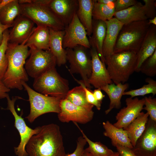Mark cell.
Masks as SVG:
<instances>
[{
    "label": "cell",
    "mask_w": 156,
    "mask_h": 156,
    "mask_svg": "<svg viewBox=\"0 0 156 156\" xmlns=\"http://www.w3.org/2000/svg\"><path fill=\"white\" fill-rule=\"evenodd\" d=\"M105 22L107 30L102 48L104 58L114 53V49L119 33L124 25L114 17Z\"/></svg>",
    "instance_id": "obj_19"
},
{
    "label": "cell",
    "mask_w": 156,
    "mask_h": 156,
    "mask_svg": "<svg viewBox=\"0 0 156 156\" xmlns=\"http://www.w3.org/2000/svg\"><path fill=\"white\" fill-rule=\"evenodd\" d=\"M131 149L136 156H156V122L148 118L145 131Z\"/></svg>",
    "instance_id": "obj_13"
},
{
    "label": "cell",
    "mask_w": 156,
    "mask_h": 156,
    "mask_svg": "<svg viewBox=\"0 0 156 156\" xmlns=\"http://www.w3.org/2000/svg\"><path fill=\"white\" fill-rule=\"evenodd\" d=\"M156 50V26L150 25L140 47L137 53L135 71L140 72L144 62Z\"/></svg>",
    "instance_id": "obj_18"
},
{
    "label": "cell",
    "mask_w": 156,
    "mask_h": 156,
    "mask_svg": "<svg viewBox=\"0 0 156 156\" xmlns=\"http://www.w3.org/2000/svg\"><path fill=\"white\" fill-rule=\"evenodd\" d=\"M2 0H0V3L1 2Z\"/></svg>",
    "instance_id": "obj_49"
},
{
    "label": "cell",
    "mask_w": 156,
    "mask_h": 156,
    "mask_svg": "<svg viewBox=\"0 0 156 156\" xmlns=\"http://www.w3.org/2000/svg\"><path fill=\"white\" fill-rule=\"evenodd\" d=\"M47 5L65 27L76 13L79 5L78 0H49Z\"/></svg>",
    "instance_id": "obj_17"
},
{
    "label": "cell",
    "mask_w": 156,
    "mask_h": 156,
    "mask_svg": "<svg viewBox=\"0 0 156 156\" xmlns=\"http://www.w3.org/2000/svg\"><path fill=\"white\" fill-rule=\"evenodd\" d=\"M49 28L44 26H37L27 40L28 47L44 50H49Z\"/></svg>",
    "instance_id": "obj_25"
},
{
    "label": "cell",
    "mask_w": 156,
    "mask_h": 156,
    "mask_svg": "<svg viewBox=\"0 0 156 156\" xmlns=\"http://www.w3.org/2000/svg\"><path fill=\"white\" fill-rule=\"evenodd\" d=\"M34 24L25 16L21 14L18 16L9 31L8 43L20 44L26 43L35 28Z\"/></svg>",
    "instance_id": "obj_15"
},
{
    "label": "cell",
    "mask_w": 156,
    "mask_h": 156,
    "mask_svg": "<svg viewBox=\"0 0 156 156\" xmlns=\"http://www.w3.org/2000/svg\"><path fill=\"white\" fill-rule=\"evenodd\" d=\"M150 25L148 20L124 25L119 33L114 53L138 51Z\"/></svg>",
    "instance_id": "obj_3"
},
{
    "label": "cell",
    "mask_w": 156,
    "mask_h": 156,
    "mask_svg": "<svg viewBox=\"0 0 156 156\" xmlns=\"http://www.w3.org/2000/svg\"><path fill=\"white\" fill-rule=\"evenodd\" d=\"M101 88H96L93 92V94L95 99L98 101H102L105 95L103 94Z\"/></svg>",
    "instance_id": "obj_42"
},
{
    "label": "cell",
    "mask_w": 156,
    "mask_h": 156,
    "mask_svg": "<svg viewBox=\"0 0 156 156\" xmlns=\"http://www.w3.org/2000/svg\"><path fill=\"white\" fill-rule=\"evenodd\" d=\"M33 86L38 92L61 99L65 98L69 90L68 81L60 76L55 67L34 79Z\"/></svg>",
    "instance_id": "obj_6"
},
{
    "label": "cell",
    "mask_w": 156,
    "mask_h": 156,
    "mask_svg": "<svg viewBox=\"0 0 156 156\" xmlns=\"http://www.w3.org/2000/svg\"><path fill=\"white\" fill-rule=\"evenodd\" d=\"M73 77L75 80L83 88L85 92L86 99L88 102L94 106H95L98 110H100L102 101H99L95 99L93 94V92L89 88L86 87L82 80H78L75 77Z\"/></svg>",
    "instance_id": "obj_36"
},
{
    "label": "cell",
    "mask_w": 156,
    "mask_h": 156,
    "mask_svg": "<svg viewBox=\"0 0 156 156\" xmlns=\"http://www.w3.org/2000/svg\"><path fill=\"white\" fill-rule=\"evenodd\" d=\"M145 81L148 83L147 84L144 85L138 89L125 91L123 95H129L131 97L133 98L151 93L153 96L155 95L156 94V81L150 78H147Z\"/></svg>",
    "instance_id": "obj_32"
},
{
    "label": "cell",
    "mask_w": 156,
    "mask_h": 156,
    "mask_svg": "<svg viewBox=\"0 0 156 156\" xmlns=\"http://www.w3.org/2000/svg\"><path fill=\"white\" fill-rule=\"evenodd\" d=\"M81 156H94L87 149H84Z\"/></svg>",
    "instance_id": "obj_46"
},
{
    "label": "cell",
    "mask_w": 156,
    "mask_h": 156,
    "mask_svg": "<svg viewBox=\"0 0 156 156\" xmlns=\"http://www.w3.org/2000/svg\"><path fill=\"white\" fill-rule=\"evenodd\" d=\"M137 53L125 51L114 53L105 58L110 78L115 84L124 83L135 72Z\"/></svg>",
    "instance_id": "obj_4"
},
{
    "label": "cell",
    "mask_w": 156,
    "mask_h": 156,
    "mask_svg": "<svg viewBox=\"0 0 156 156\" xmlns=\"http://www.w3.org/2000/svg\"><path fill=\"white\" fill-rule=\"evenodd\" d=\"M6 98L7 101L6 109L9 110L14 118V126L18 131L20 136L21 140L18 146L14 148L16 155L17 156H27L25 150L26 146L31 138L33 135L38 133L40 127H38L33 129L26 124L22 115H18L15 108L16 101L19 99L18 97H12L10 99L9 94Z\"/></svg>",
    "instance_id": "obj_10"
},
{
    "label": "cell",
    "mask_w": 156,
    "mask_h": 156,
    "mask_svg": "<svg viewBox=\"0 0 156 156\" xmlns=\"http://www.w3.org/2000/svg\"><path fill=\"white\" fill-rule=\"evenodd\" d=\"M10 90L5 86L2 81L0 79V99L6 98L8 94V93Z\"/></svg>",
    "instance_id": "obj_41"
},
{
    "label": "cell",
    "mask_w": 156,
    "mask_h": 156,
    "mask_svg": "<svg viewBox=\"0 0 156 156\" xmlns=\"http://www.w3.org/2000/svg\"><path fill=\"white\" fill-rule=\"evenodd\" d=\"M107 27L105 21L93 19L91 36L88 39L91 47L95 49L102 61L105 63L102 48L105 38Z\"/></svg>",
    "instance_id": "obj_21"
},
{
    "label": "cell",
    "mask_w": 156,
    "mask_h": 156,
    "mask_svg": "<svg viewBox=\"0 0 156 156\" xmlns=\"http://www.w3.org/2000/svg\"><path fill=\"white\" fill-rule=\"evenodd\" d=\"M21 14L18 0H12L0 11V21L4 25H12L16 18Z\"/></svg>",
    "instance_id": "obj_28"
},
{
    "label": "cell",
    "mask_w": 156,
    "mask_h": 156,
    "mask_svg": "<svg viewBox=\"0 0 156 156\" xmlns=\"http://www.w3.org/2000/svg\"><path fill=\"white\" fill-rule=\"evenodd\" d=\"M149 115L146 112H141L138 116L125 129L127 133L131 143L134 147L138 138L146 129Z\"/></svg>",
    "instance_id": "obj_27"
},
{
    "label": "cell",
    "mask_w": 156,
    "mask_h": 156,
    "mask_svg": "<svg viewBox=\"0 0 156 156\" xmlns=\"http://www.w3.org/2000/svg\"><path fill=\"white\" fill-rule=\"evenodd\" d=\"M114 17L124 25L133 22L148 20L146 16L144 6L139 1L135 4L125 10L115 12Z\"/></svg>",
    "instance_id": "obj_22"
},
{
    "label": "cell",
    "mask_w": 156,
    "mask_h": 156,
    "mask_svg": "<svg viewBox=\"0 0 156 156\" xmlns=\"http://www.w3.org/2000/svg\"><path fill=\"white\" fill-rule=\"evenodd\" d=\"M81 131L83 137L88 143L89 146L86 148L94 156H109L114 152L100 142H94L86 136L83 131L76 122H73Z\"/></svg>",
    "instance_id": "obj_31"
},
{
    "label": "cell",
    "mask_w": 156,
    "mask_h": 156,
    "mask_svg": "<svg viewBox=\"0 0 156 156\" xmlns=\"http://www.w3.org/2000/svg\"><path fill=\"white\" fill-rule=\"evenodd\" d=\"M86 139L82 136H79L77 140V145L75 151L71 154H66V156H81L87 144Z\"/></svg>",
    "instance_id": "obj_39"
},
{
    "label": "cell",
    "mask_w": 156,
    "mask_h": 156,
    "mask_svg": "<svg viewBox=\"0 0 156 156\" xmlns=\"http://www.w3.org/2000/svg\"><path fill=\"white\" fill-rule=\"evenodd\" d=\"M148 19H152L156 16V1L155 0H143Z\"/></svg>",
    "instance_id": "obj_37"
},
{
    "label": "cell",
    "mask_w": 156,
    "mask_h": 156,
    "mask_svg": "<svg viewBox=\"0 0 156 156\" xmlns=\"http://www.w3.org/2000/svg\"><path fill=\"white\" fill-rule=\"evenodd\" d=\"M147 76L153 77L156 75V50L142 64L140 72Z\"/></svg>",
    "instance_id": "obj_34"
},
{
    "label": "cell",
    "mask_w": 156,
    "mask_h": 156,
    "mask_svg": "<svg viewBox=\"0 0 156 156\" xmlns=\"http://www.w3.org/2000/svg\"><path fill=\"white\" fill-rule=\"evenodd\" d=\"M78 1L77 16L86 29L88 36H90L92 33V12L94 0H78Z\"/></svg>",
    "instance_id": "obj_26"
},
{
    "label": "cell",
    "mask_w": 156,
    "mask_h": 156,
    "mask_svg": "<svg viewBox=\"0 0 156 156\" xmlns=\"http://www.w3.org/2000/svg\"><path fill=\"white\" fill-rule=\"evenodd\" d=\"M129 86V84L127 83L115 84L113 83L101 88V90L107 94L110 101L109 107L105 111L106 114H108L114 109H119L121 107L122 97Z\"/></svg>",
    "instance_id": "obj_24"
},
{
    "label": "cell",
    "mask_w": 156,
    "mask_h": 156,
    "mask_svg": "<svg viewBox=\"0 0 156 156\" xmlns=\"http://www.w3.org/2000/svg\"><path fill=\"white\" fill-rule=\"evenodd\" d=\"M12 1V0H2L0 3V11L5 5Z\"/></svg>",
    "instance_id": "obj_44"
},
{
    "label": "cell",
    "mask_w": 156,
    "mask_h": 156,
    "mask_svg": "<svg viewBox=\"0 0 156 156\" xmlns=\"http://www.w3.org/2000/svg\"><path fill=\"white\" fill-rule=\"evenodd\" d=\"M30 56L25 68L28 75L35 79L57 64L55 57L49 50L30 48Z\"/></svg>",
    "instance_id": "obj_9"
},
{
    "label": "cell",
    "mask_w": 156,
    "mask_h": 156,
    "mask_svg": "<svg viewBox=\"0 0 156 156\" xmlns=\"http://www.w3.org/2000/svg\"><path fill=\"white\" fill-rule=\"evenodd\" d=\"M65 99L75 105L86 109H92L94 106L87 101L85 90L81 85L69 90Z\"/></svg>",
    "instance_id": "obj_30"
},
{
    "label": "cell",
    "mask_w": 156,
    "mask_h": 156,
    "mask_svg": "<svg viewBox=\"0 0 156 156\" xmlns=\"http://www.w3.org/2000/svg\"><path fill=\"white\" fill-rule=\"evenodd\" d=\"M148 23L150 25H153L156 26V16L148 20Z\"/></svg>",
    "instance_id": "obj_47"
},
{
    "label": "cell",
    "mask_w": 156,
    "mask_h": 156,
    "mask_svg": "<svg viewBox=\"0 0 156 156\" xmlns=\"http://www.w3.org/2000/svg\"><path fill=\"white\" fill-rule=\"evenodd\" d=\"M9 31L8 29L3 33V38L0 45V79L2 80L8 66L6 52L8 43Z\"/></svg>",
    "instance_id": "obj_33"
},
{
    "label": "cell",
    "mask_w": 156,
    "mask_h": 156,
    "mask_svg": "<svg viewBox=\"0 0 156 156\" xmlns=\"http://www.w3.org/2000/svg\"><path fill=\"white\" fill-rule=\"evenodd\" d=\"M115 2L107 4L94 0L92 12L93 19L105 21L113 18L115 12Z\"/></svg>",
    "instance_id": "obj_29"
},
{
    "label": "cell",
    "mask_w": 156,
    "mask_h": 156,
    "mask_svg": "<svg viewBox=\"0 0 156 156\" xmlns=\"http://www.w3.org/2000/svg\"><path fill=\"white\" fill-rule=\"evenodd\" d=\"M126 106L121 109L116 116V122L113 125L116 127L125 129L138 116L143 109L144 99L137 97L127 98Z\"/></svg>",
    "instance_id": "obj_14"
},
{
    "label": "cell",
    "mask_w": 156,
    "mask_h": 156,
    "mask_svg": "<svg viewBox=\"0 0 156 156\" xmlns=\"http://www.w3.org/2000/svg\"><path fill=\"white\" fill-rule=\"evenodd\" d=\"M92 70L89 79V83L95 88H100L113 83L105 66L101 60L96 49L91 48L90 51Z\"/></svg>",
    "instance_id": "obj_16"
},
{
    "label": "cell",
    "mask_w": 156,
    "mask_h": 156,
    "mask_svg": "<svg viewBox=\"0 0 156 156\" xmlns=\"http://www.w3.org/2000/svg\"><path fill=\"white\" fill-rule=\"evenodd\" d=\"M138 1L136 0H116L114 3L115 12L125 10L135 4Z\"/></svg>",
    "instance_id": "obj_38"
},
{
    "label": "cell",
    "mask_w": 156,
    "mask_h": 156,
    "mask_svg": "<svg viewBox=\"0 0 156 156\" xmlns=\"http://www.w3.org/2000/svg\"><path fill=\"white\" fill-rule=\"evenodd\" d=\"M109 156H120L119 153L118 152H114Z\"/></svg>",
    "instance_id": "obj_48"
},
{
    "label": "cell",
    "mask_w": 156,
    "mask_h": 156,
    "mask_svg": "<svg viewBox=\"0 0 156 156\" xmlns=\"http://www.w3.org/2000/svg\"><path fill=\"white\" fill-rule=\"evenodd\" d=\"M12 25H5L2 24L0 21V45L1 44L3 38L4 31L9 28L12 27Z\"/></svg>",
    "instance_id": "obj_43"
},
{
    "label": "cell",
    "mask_w": 156,
    "mask_h": 156,
    "mask_svg": "<svg viewBox=\"0 0 156 156\" xmlns=\"http://www.w3.org/2000/svg\"><path fill=\"white\" fill-rule=\"evenodd\" d=\"M103 125L105 130L103 135L111 139L112 146L116 147L119 145L131 149L133 148L125 130L116 127L108 120L103 122Z\"/></svg>",
    "instance_id": "obj_23"
},
{
    "label": "cell",
    "mask_w": 156,
    "mask_h": 156,
    "mask_svg": "<svg viewBox=\"0 0 156 156\" xmlns=\"http://www.w3.org/2000/svg\"><path fill=\"white\" fill-rule=\"evenodd\" d=\"M60 107V111L58 114V117L62 122L72 121L85 124L91 121L93 117L94 112L92 109L75 105L66 99L61 100Z\"/></svg>",
    "instance_id": "obj_12"
},
{
    "label": "cell",
    "mask_w": 156,
    "mask_h": 156,
    "mask_svg": "<svg viewBox=\"0 0 156 156\" xmlns=\"http://www.w3.org/2000/svg\"><path fill=\"white\" fill-rule=\"evenodd\" d=\"M48 0H33L30 3L20 4L21 15L31 20L37 26L54 30L64 29L65 26L47 5Z\"/></svg>",
    "instance_id": "obj_5"
},
{
    "label": "cell",
    "mask_w": 156,
    "mask_h": 156,
    "mask_svg": "<svg viewBox=\"0 0 156 156\" xmlns=\"http://www.w3.org/2000/svg\"><path fill=\"white\" fill-rule=\"evenodd\" d=\"M6 55L8 66L2 81L10 90H22V83L29 80L24 67L26 60L30 55L28 47L26 42L20 44L8 43Z\"/></svg>",
    "instance_id": "obj_2"
},
{
    "label": "cell",
    "mask_w": 156,
    "mask_h": 156,
    "mask_svg": "<svg viewBox=\"0 0 156 156\" xmlns=\"http://www.w3.org/2000/svg\"><path fill=\"white\" fill-rule=\"evenodd\" d=\"M63 138L57 125L40 127L38 132L32 136L26 146L27 156H66Z\"/></svg>",
    "instance_id": "obj_1"
},
{
    "label": "cell",
    "mask_w": 156,
    "mask_h": 156,
    "mask_svg": "<svg viewBox=\"0 0 156 156\" xmlns=\"http://www.w3.org/2000/svg\"><path fill=\"white\" fill-rule=\"evenodd\" d=\"M116 0H97V1L100 3L108 4L112 2H114Z\"/></svg>",
    "instance_id": "obj_45"
},
{
    "label": "cell",
    "mask_w": 156,
    "mask_h": 156,
    "mask_svg": "<svg viewBox=\"0 0 156 156\" xmlns=\"http://www.w3.org/2000/svg\"><path fill=\"white\" fill-rule=\"evenodd\" d=\"M144 103L143 109L147 111L149 118L156 122V99L151 96L144 97Z\"/></svg>",
    "instance_id": "obj_35"
},
{
    "label": "cell",
    "mask_w": 156,
    "mask_h": 156,
    "mask_svg": "<svg viewBox=\"0 0 156 156\" xmlns=\"http://www.w3.org/2000/svg\"><path fill=\"white\" fill-rule=\"evenodd\" d=\"M64 30L63 47L64 49L73 48L78 46H82L85 48H90L86 29L76 13L70 23L65 27Z\"/></svg>",
    "instance_id": "obj_11"
},
{
    "label": "cell",
    "mask_w": 156,
    "mask_h": 156,
    "mask_svg": "<svg viewBox=\"0 0 156 156\" xmlns=\"http://www.w3.org/2000/svg\"><path fill=\"white\" fill-rule=\"evenodd\" d=\"M22 84L29 97L30 112L25 118L30 123H32L37 118L43 114L60 112L61 99L38 92L31 88L25 82H23Z\"/></svg>",
    "instance_id": "obj_7"
},
{
    "label": "cell",
    "mask_w": 156,
    "mask_h": 156,
    "mask_svg": "<svg viewBox=\"0 0 156 156\" xmlns=\"http://www.w3.org/2000/svg\"><path fill=\"white\" fill-rule=\"evenodd\" d=\"M49 28V49L55 57L59 66L65 64L67 61L66 50L63 47L64 30L57 31Z\"/></svg>",
    "instance_id": "obj_20"
},
{
    "label": "cell",
    "mask_w": 156,
    "mask_h": 156,
    "mask_svg": "<svg viewBox=\"0 0 156 156\" xmlns=\"http://www.w3.org/2000/svg\"><path fill=\"white\" fill-rule=\"evenodd\" d=\"M116 147L120 156H136L131 149L128 147L119 145Z\"/></svg>",
    "instance_id": "obj_40"
},
{
    "label": "cell",
    "mask_w": 156,
    "mask_h": 156,
    "mask_svg": "<svg viewBox=\"0 0 156 156\" xmlns=\"http://www.w3.org/2000/svg\"><path fill=\"white\" fill-rule=\"evenodd\" d=\"M85 48L78 46L73 48L66 49V58L70 63L68 70L71 74H79L87 88H91L88 82L92 70V62L88 56Z\"/></svg>",
    "instance_id": "obj_8"
}]
</instances>
